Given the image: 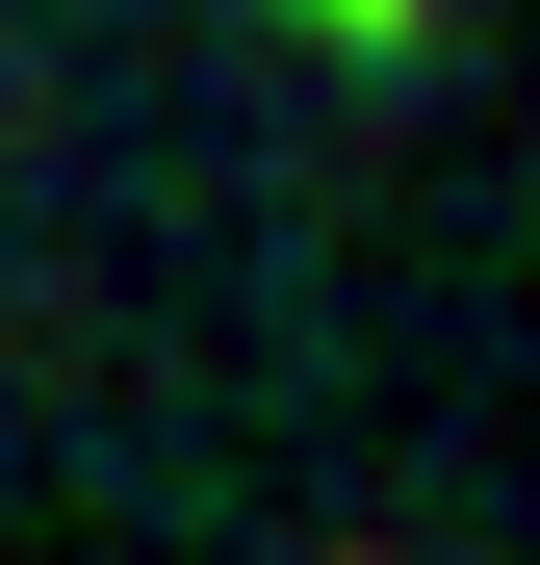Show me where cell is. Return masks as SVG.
Here are the masks:
<instances>
[{"instance_id": "1", "label": "cell", "mask_w": 540, "mask_h": 565, "mask_svg": "<svg viewBox=\"0 0 540 565\" xmlns=\"http://www.w3.org/2000/svg\"><path fill=\"white\" fill-rule=\"evenodd\" d=\"M232 26H284V52H335V77H437V0H232Z\"/></svg>"}]
</instances>
